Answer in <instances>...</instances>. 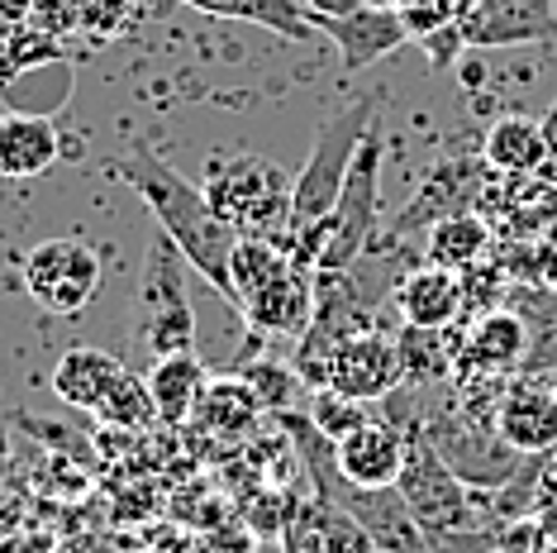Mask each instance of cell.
<instances>
[{
	"mask_svg": "<svg viewBox=\"0 0 557 553\" xmlns=\"http://www.w3.org/2000/svg\"><path fill=\"white\" fill-rule=\"evenodd\" d=\"M110 177H120L124 186H134L138 200L148 206V216L162 234L182 248V258L206 276L224 300L234 296L230 268H234V244L238 234L220 220V210L210 206V196L196 182H186L168 158H158L144 138H134L129 153L110 162Z\"/></svg>",
	"mask_w": 557,
	"mask_h": 553,
	"instance_id": "cell-1",
	"label": "cell"
},
{
	"mask_svg": "<svg viewBox=\"0 0 557 553\" xmlns=\"http://www.w3.org/2000/svg\"><path fill=\"white\" fill-rule=\"evenodd\" d=\"M382 100H386L382 91L352 100V106L334 110V115L320 124V134H314L306 168L296 172V192H290V224L282 234V248L300 262V268H314V262H320V230H324L329 210L338 206V192H344L348 168H352V158H358L362 138L376 130Z\"/></svg>",
	"mask_w": 557,
	"mask_h": 553,
	"instance_id": "cell-2",
	"label": "cell"
},
{
	"mask_svg": "<svg viewBox=\"0 0 557 553\" xmlns=\"http://www.w3.org/2000/svg\"><path fill=\"white\" fill-rule=\"evenodd\" d=\"M234 296L230 306L244 310L248 330L300 339L314 320V268H300L272 238H238L234 268H230Z\"/></svg>",
	"mask_w": 557,
	"mask_h": 553,
	"instance_id": "cell-3",
	"label": "cell"
},
{
	"mask_svg": "<svg viewBox=\"0 0 557 553\" xmlns=\"http://www.w3.org/2000/svg\"><path fill=\"white\" fill-rule=\"evenodd\" d=\"M200 192L210 196V206L220 210V220L238 238H272V244H282L290 224V192H296V177L282 162L262 153H214L206 162Z\"/></svg>",
	"mask_w": 557,
	"mask_h": 553,
	"instance_id": "cell-4",
	"label": "cell"
},
{
	"mask_svg": "<svg viewBox=\"0 0 557 553\" xmlns=\"http://www.w3.org/2000/svg\"><path fill=\"white\" fill-rule=\"evenodd\" d=\"M396 492L405 496V506L414 511V520L429 530V539L476 530L472 487H467L462 477L448 468V458L434 448L424 420H414L410 430H405V468L396 477Z\"/></svg>",
	"mask_w": 557,
	"mask_h": 553,
	"instance_id": "cell-5",
	"label": "cell"
},
{
	"mask_svg": "<svg viewBox=\"0 0 557 553\" xmlns=\"http://www.w3.org/2000/svg\"><path fill=\"white\" fill-rule=\"evenodd\" d=\"M376 206H382V124L362 138L344 192H338V206L329 210L320 230V262H314V272L358 268V258L376 244Z\"/></svg>",
	"mask_w": 557,
	"mask_h": 553,
	"instance_id": "cell-6",
	"label": "cell"
},
{
	"mask_svg": "<svg viewBox=\"0 0 557 553\" xmlns=\"http://www.w3.org/2000/svg\"><path fill=\"white\" fill-rule=\"evenodd\" d=\"M186 268L182 248L168 234H153L144 258V282H138V306H144V344L153 358L196 354V310L186 296Z\"/></svg>",
	"mask_w": 557,
	"mask_h": 553,
	"instance_id": "cell-7",
	"label": "cell"
},
{
	"mask_svg": "<svg viewBox=\"0 0 557 553\" xmlns=\"http://www.w3.org/2000/svg\"><path fill=\"white\" fill-rule=\"evenodd\" d=\"M24 292L48 316H82L100 296V254L86 238H44L24 258Z\"/></svg>",
	"mask_w": 557,
	"mask_h": 553,
	"instance_id": "cell-8",
	"label": "cell"
},
{
	"mask_svg": "<svg viewBox=\"0 0 557 553\" xmlns=\"http://www.w3.org/2000/svg\"><path fill=\"white\" fill-rule=\"evenodd\" d=\"M324 386H334L338 396L362 401V406L396 396L405 386V358H400L396 334L376 330V324L348 334L324 362Z\"/></svg>",
	"mask_w": 557,
	"mask_h": 553,
	"instance_id": "cell-9",
	"label": "cell"
},
{
	"mask_svg": "<svg viewBox=\"0 0 557 553\" xmlns=\"http://www.w3.org/2000/svg\"><path fill=\"white\" fill-rule=\"evenodd\" d=\"M276 539H282V553H376L372 534L314 487L286 496V520Z\"/></svg>",
	"mask_w": 557,
	"mask_h": 553,
	"instance_id": "cell-10",
	"label": "cell"
},
{
	"mask_svg": "<svg viewBox=\"0 0 557 553\" xmlns=\"http://www.w3.org/2000/svg\"><path fill=\"white\" fill-rule=\"evenodd\" d=\"M424 430L467 487H505L524 458L515 444H505L500 430H481L476 420H443L438 415L434 425L424 420Z\"/></svg>",
	"mask_w": 557,
	"mask_h": 553,
	"instance_id": "cell-11",
	"label": "cell"
},
{
	"mask_svg": "<svg viewBox=\"0 0 557 553\" xmlns=\"http://www.w3.org/2000/svg\"><path fill=\"white\" fill-rule=\"evenodd\" d=\"M310 24L338 48L344 72H362V67H372V62L400 53V48L410 44V29H405L400 10L372 5V0H362V5L348 10V15H310Z\"/></svg>",
	"mask_w": 557,
	"mask_h": 553,
	"instance_id": "cell-12",
	"label": "cell"
},
{
	"mask_svg": "<svg viewBox=\"0 0 557 553\" xmlns=\"http://www.w3.org/2000/svg\"><path fill=\"white\" fill-rule=\"evenodd\" d=\"M467 48H519L557 39L553 0H467L458 20Z\"/></svg>",
	"mask_w": 557,
	"mask_h": 553,
	"instance_id": "cell-13",
	"label": "cell"
},
{
	"mask_svg": "<svg viewBox=\"0 0 557 553\" xmlns=\"http://www.w3.org/2000/svg\"><path fill=\"white\" fill-rule=\"evenodd\" d=\"M481 192H486L481 162H438V168L424 177L420 192H414L410 206L391 220L386 244H396V238H405V234L434 230V224L448 220V216H462V210H472L481 200Z\"/></svg>",
	"mask_w": 557,
	"mask_h": 553,
	"instance_id": "cell-14",
	"label": "cell"
},
{
	"mask_svg": "<svg viewBox=\"0 0 557 553\" xmlns=\"http://www.w3.org/2000/svg\"><path fill=\"white\" fill-rule=\"evenodd\" d=\"M396 310L405 324H420V330H453L467 310L462 272L434 268V262L405 272L396 282Z\"/></svg>",
	"mask_w": 557,
	"mask_h": 553,
	"instance_id": "cell-15",
	"label": "cell"
},
{
	"mask_svg": "<svg viewBox=\"0 0 557 553\" xmlns=\"http://www.w3.org/2000/svg\"><path fill=\"white\" fill-rule=\"evenodd\" d=\"M334 463L352 487H396L405 468V430L386 420H367L334 444Z\"/></svg>",
	"mask_w": 557,
	"mask_h": 553,
	"instance_id": "cell-16",
	"label": "cell"
},
{
	"mask_svg": "<svg viewBox=\"0 0 557 553\" xmlns=\"http://www.w3.org/2000/svg\"><path fill=\"white\" fill-rule=\"evenodd\" d=\"M58 130L48 115H20V110L0 115V177H48L58 168Z\"/></svg>",
	"mask_w": 557,
	"mask_h": 553,
	"instance_id": "cell-17",
	"label": "cell"
},
{
	"mask_svg": "<svg viewBox=\"0 0 557 553\" xmlns=\"http://www.w3.org/2000/svg\"><path fill=\"white\" fill-rule=\"evenodd\" d=\"M210 386V372L196 354H172V358H153L148 372V392H153L158 420L162 425H186L196 420V406Z\"/></svg>",
	"mask_w": 557,
	"mask_h": 553,
	"instance_id": "cell-18",
	"label": "cell"
},
{
	"mask_svg": "<svg viewBox=\"0 0 557 553\" xmlns=\"http://www.w3.org/2000/svg\"><path fill=\"white\" fill-rule=\"evenodd\" d=\"M496 430L505 434V444L519 448V454H548L557 444V401L534 392V386H519V392H510L500 401Z\"/></svg>",
	"mask_w": 557,
	"mask_h": 553,
	"instance_id": "cell-19",
	"label": "cell"
},
{
	"mask_svg": "<svg viewBox=\"0 0 557 553\" xmlns=\"http://www.w3.org/2000/svg\"><path fill=\"white\" fill-rule=\"evenodd\" d=\"M543 158H548V138H543V124L529 115H500L481 138V162L505 177H524Z\"/></svg>",
	"mask_w": 557,
	"mask_h": 553,
	"instance_id": "cell-20",
	"label": "cell"
},
{
	"mask_svg": "<svg viewBox=\"0 0 557 553\" xmlns=\"http://www.w3.org/2000/svg\"><path fill=\"white\" fill-rule=\"evenodd\" d=\"M262 415H268V406H262L258 392L248 386V377H210L206 396H200V406H196V420L220 439L252 434Z\"/></svg>",
	"mask_w": 557,
	"mask_h": 553,
	"instance_id": "cell-21",
	"label": "cell"
},
{
	"mask_svg": "<svg viewBox=\"0 0 557 553\" xmlns=\"http://www.w3.org/2000/svg\"><path fill=\"white\" fill-rule=\"evenodd\" d=\"M182 5L200 10V15H214V20L258 24V29H272V34H282V39H296V44H310L314 34H320L300 0H182Z\"/></svg>",
	"mask_w": 557,
	"mask_h": 553,
	"instance_id": "cell-22",
	"label": "cell"
},
{
	"mask_svg": "<svg viewBox=\"0 0 557 553\" xmlns=\"http://www.w3.org/2000/svg\"><path fill=\"white\" fill-rule=\"evenodd\" d=\"M120 377V362L106 354V348H91V344H77L58 358L53 368V392L62 406H77V410H96L106 386Z\"/></svg>",
	"mask_w": 557,
	"mask_h": 553,
	"instance_id": "cell-23",
	"label": "cell"
},
{
	"mask_svg": "<svg viewBox=\"0 0 557 553\" xmlns=\"http://www.w3.org/2000/svg\"><path fill=\"white\" fill-rule=\"evenodd\" d=\"M524 358V320L505 316V310H491L481 316L462 339V368L472 372H505Z\"/></svg>",
	"mask_w": 557,
	"mask_h": 553,
	"instance_id": "cell-24",
	"label": "cell"
},
{
	"mask_svg": "<svg viewBox=\"0 0 557 553\" xmlns=\"http://www.w3.org/2000/svg\"><path fill=\"white\" fill-rule=\"evenodd\" d=\"M491 248V230L481 224V216L462 210V216H448L429 230V244H424V262L434 268H453V272H467L472 262H481V254Z\"/></svg>",
	"mask_w": 557,
	"mask_h": 553,
	"instance_id": "cell-25",
	"label": "cell"
},
{
	"mask_svg": "<svg viewBox=\"0 0 557 553\" xmlns=\"http://www.w3.org/2000/svg\"><path fill=\"white\" fill-rule=\"evenodd\" d=\"M400 358H405V382H438L453 362L462 358V334L453 330H420V324H405L396 334Z\"/></svg>",
	"mask_w": 557,
	"mask_h": 553,
	"instance_id": "cell-26",
	"label": "cell"
},
{
	"mask_svg": "<svg viewBox=\"0 0 557 553\" xmlns=\"http://www.w3.org/2000/svg\"><path fill=\"white\" fill-rule=\"evenodd\" d=\"M96 415L110 425V430H148L158 420L153 392H148V377H134L129 368H120V377L106 386Z\"/></svg>",
	"mask_w": 557,
	"mask_h": 553,
	"instance_id": "cell-27",
	"label": "cell"
},
{
	"mask_svg": "<svg viewBox=\"0 0 557 553\" xmlns=\"http://www.w3.org/2000/svg\"><path fill=\"white\" fill-rule=\"evenodd\" d=\"M310 420H314V430H320L324 439H348L358 425H367V406L362 401H352V396H338L334 386H314L310 392Z\"/></svg>",
	"mask_w": 557,
	"mask_h": 553,
	"instance_id": "cell-28",
	"label": "cell"
},
{
	"mask_svg": "<svg viewBox=\"0 0 557 553\" xmlns=\"http://www.w3.org/2000/svg\"><path fill=\"white\" fill-rule=\"evenodd\" d=\"M244 377H248V386L258 392V401H262V406H268L272 415L290 410V401H296V396H300V386H306L296 368H286V362H272V358L248 362ZM306 392H310V386H306Z\"/></svg>",
	"mask_w": 557,
	"mask_h": 553,
	"instance_id": "cell-29",
	"label": "cell"
},
{
	"mask_svg": "<svg viewBox=\"0 0 557 553\" xmlns=\"http://www.w3.org/2000/svg\"><path fill=\"white\" fill-rule=\"evenodd\" d=\"M144 553H210V539H206V530H196V525L176 520V525H162V530L148 534Z\"/></svg>",
	"mask_w": 557,
	"mask_h": 553,
	"instance_id": "cell-30",
	"label": "cell"
},
{
	"mask_svg": "<svg viewBox=\"0 0 557 553\" xmlns=\"http://www.w3.org/2000/svg\"><path fill=\"white\" fill-rule=\"evenodd\" d=\"M210 553H258V530L244 520V515H224L220 525L206 530Z\"/></svg>",
	"mask_w": 557,
	"mask_h": 553,
	"instance_id": "cell-31",
	"label": "cell"
},
{
	"mask_svg": "<svg viewBox=\"0 0 557 553\" xmlns=\"http://www.w3.org/2000/svg\"><path fill=\"white\" fill-rule=\"evenodd\" d=\"M429 53V67H448L458 53H467V39H462V29L458 24H443V29L434 34H424V39H414Z\"/></svg>",
	"mask_w": 557,
	"mask_h": 553,
	"instance_id": "cell-32",
	"label": "cell"
},
{
	"mask_svg": "<svg viewBox=\"0 0 557 553\" xmlns=\"http://www.w3.org/2000/svg\"><path fill=\"white\" fill-rule=\"evenodd\" d=\"M496 553H539V530H534V525H515V530L500 534Z\"/></svg>",
	"mask_w": 557,
	"mask_h": 553,
	"instance_id": "cell-33",
	"label": "cell"
},
{
	"mask_svg": "<svg viewBox=\"0 0 557 553\" xmlns=\"http://www.w3.org/2000/svg\"><path fill=\"white\" fill-rule=\"evenodd\" d=\"M24 20H29V10H24L20 0H0V39H10L15 29H24Z\"/></svg>",
	"mask_w": 557,
	"mask_h": 553,
	"instance_id": "cell-34",
	"label": "cell"
},
{
	"mask_svg": "<svg viewBox=\"0 0 557 553\" xmlns=\"http://www.w3.org/2000/svg\"><path fill=\"white\" fill-rule=\"evenodd\" d=\"M300 5H306L310 15H348V10H358L362 0H300Z\"/></svg>",
	"mask_w": 557,
	"mask_h": 553,
	"instance_id": "cell-35",
	"label": "cell"
},
{
	"mask_svg": "<svg viewBox=\"0 0 557 553\" xmlns=\"http://www.w3.org/2000/svg\"><path fill=\"white\" fill-rule=\"evenodd\" d=\"M10 468V434H0V472Z\"/></svg>",
	"mask_w": 557,
	"mask_h": 553,
	"instance_id": "cell-36",
	"label": "cell"
},
{
	"mask_svg": "<svg viewBox=\"0 0 557 553\" xmlns=\"http://www.w3.org/2000/svg\"><path fill=\"white\" fill-rule=\"evenodd\" d=\"M372 5H386V10H410L414 0H372Z\"/></svg>",
	"mask_w": 557,
	"mask_h": 553,
	"instance_id": "cell-37",
	"label": "cell"
}]
</instances>
